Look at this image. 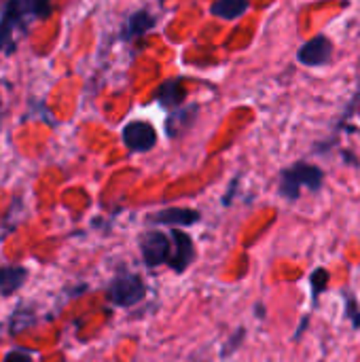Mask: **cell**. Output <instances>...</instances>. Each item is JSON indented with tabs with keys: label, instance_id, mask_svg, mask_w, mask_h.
I'll return each instance as SVG.
<instances>
[{
	"label": "cell",
	"instance_id": "cell-1",
	"mask_svg": "<svg viewBox=\"0 0 360 362\" xmlns=\"http://www.w3.org/2000/svg\"><path fill=\"white\" fill-rule=\"evenodd\" d=\"M325 185V172L318 165L299 161L291 168H286L280 174V185H278V193L286 199V202H297L301 197V191L308 189L312 193H318Z\"/></svg>",
	"mask_w": 360,
	"mask_h": 362
},
{
	"label": "cell",
	"instance_id": "cell-2",
	"mask_svg": "<svg viewBox=\"0 0 360 362\" xmlns=\"http://www.w3.org/2000/svg\"><path fill=\"white\" fill-rule=\"evenodd\" d=\"M146 297V284L138 274L132 272H119L110 284L106 286V299L115 305V308H134L138 305L142 299Z\"/></svg>",
	"mask_w": 360,
	"mask_h": 362
},
{
	"label": "cell",
	"instance_id": "cell-3",
	"mask_svg": "<svg viewBox=\"0 0 360 362\" xmlns=\"http://www.w3.org/2000/svg\"><path fill=\"white\" fill-rule=\"evenodd\" d=\"M140 255L149 269L168 265L172 255V238L161 231H146L140 235Z\"/></svg>",
	"mask_w": 360,
	"mask_h": 362
},
{
	"label": "cell",
	"instance_id": "cell-4",
	"mask_svg": "<svg viewBox=\"0 0 360 362\" xmlns=\"http://www.w3.org/2000/svg\"><path fill=\"white\" fill-rule=\"evenodd\" d=\"M170 238H172V255H170L168 265L174 274H185L195 261V255H197L195 242L182 229H172Z\"/></svg>",
	"mask_w": 360,
	"mask_h": 362
},
{
	"label": "cell",
	"instance_id": "cell-5",
	"mask_svg": "<svg viewBox=\"0 0 360 362\" xmlns=\"http://www.w3.org/2000/svg\"><path fill=\"white\" fill-rule=\"evenodd\" d=\"M123 142L134 153H146L157 144L155 127L146 121H132L123 127Z\"/></svg>",
	"mask_w": 360,
	"mask_h": 362
},
{
	"label": "cell",
	"instance_id": "cell-6",
	"mask_svg": "<svg viewBox=\"0 0 360 362\" xmlns=\"http://www.w3.org/2000/svg\"><path fill=\"white\" fill-rule=\"evenodd\" d=\"M333 55V45L327 36L318 34L314 38H310L308 42L301 45V49L297 51V59L303 66H323L331 59Z\"/></svg>",
	"mask_w": 360,
	"mask_h": 362
},
{
	"label": "cell",
	"instance_id": "cell-7",
	"mask_svg": "<svg viewBox=\"0 0 360 362\" xmlns=\"http://www.w3.org/2000/svg\"><path fill=\"white\" fill-rule=\"evenodd\" d=\"M149 221L166 227H193L202 221V214L193 208H163L155 212Z\"/></svg>",
	"mask_w": 360,
	"mask_h": 362
},
{
	"label": "cell",
	"instance_id": "cell-8",
	"mask_svg": "<svg viewBox=\"0 0 360 362\" xmlns=\"http://www.w3.org/2000/svg\"><path fill=\"white\" fill-rule=\"evenodd\" d=\"M30 272L23 265H2L0 267V297L15 295L28 280Z\"/></svg>",
	"mask_w": 360,
	"mask_h": 362
},
{
	"label": "cell",
	"instance_id": "cell-9",
	"mask_svg": "<svg viewBox=\"0 0 360 362\" xmlns=\"http://www.w3.org/2000/svg\"><path fill=\"white\" fill-rule=\"evenodd\" d=\"M157 102L163 106V108H176L182 98H185V87H182V81L180 78H172V81H166L157 93H155Z\"/></svg>",
	"mask_w": 360,
	"mask_h": 362
},
{
	"label": "cell",
	"instance_id": "cell-10",
	"mask_svg": "<svg viewBox=\"0 0 360 362\" xmlns=\"http://www.w3.org/2000/svg\"><path fill=\"white\" fill-rule=\"evenodd\" d=\"M153 25H155V19L151 17V13L138 11V13L129 15V19H127V23H125V30H123V38H125V40L138 38V36L146 34Z\"/></svg>",
	"mask_w": 360,
	"mask_h": 362
},
{
	"label": "cell",
	"instance_id": "cell-11",
	"mask_svg": "<svg viewBox=\"0 0 360 362\" xmlns=\"http://www.w3.org/2000/svg\"><path fill=\"white\" fill-rule=\"evenodd\" d=\"M250 6V0H214L210 11L212 15L216 17H223V19H238L242 17Z\"/></svg>",
	"mask_w": 360,
	"mask_h": 362
},
{
	"label": "cell",
	"instance_id": "cell-12",
	"mask_svg": "<svg viewBox=\"0 0 360 362\" xmlns=\"http://www.w3.org/2000/svg\"><path fill=\"white\" fill-rule=\"evenodd\" d=\"M23 17L21 8L17 6L15 0H8L6 2V8L2 13V19H0V49H4L11 40V32H13V25Z\"/></svg>",
	"mask_w": 360,
	"mask_h": 362
},
{
	"label": "cell",
	"instance_id": "cell-13",
	"mask_svg": "<svg viewBox=\"0 0 360 362\" xmlns=\"http://www.w3.org/2000/svg\"><path fill=\"white\" fill-rule=\"evenodd\" d=\"M195 112H197V106H191V108L187 106V108H182V110L172 112V115H170V119H168V123H166L170 138L180 136V134L189 127V119H191V117H195Z\"/></svg>",
	"mask_w": 360,
	"mask_h": 362
},
{
	"label": "cell",
	"instance_id": "cell-14",
	"mask_svg": "<svg viewBox=\"0 0 360 362\" xmlns=\"http://www.w3.org/2000/svg\"><path fill=\"white\" fill-rule=\"evenodd\" d=\"M329 282H331V274H329V269H325V267H316V269L310 274L308 284H310V297H312V305H314V308L318 305V299H320V295L325 293V288L329 286Z\"/></svg>",
	"mask_w": 360,
	"mask_h": 362
},
{
	"label": "cell",
	"instance_id": "cell-15",
	"mask_svg": "<svg viewBox=\"0 0 360 362\" xmlns=\"http://www.w3.org/2000/svg\"><path fill=\"white\" fill-rule=\"evenodd\" d=\"M17 6L21 8L23 17L32 15V17H49L51 13V0H15Z\"/></svg>",
	"mask_w": 360,
	"mask_h": 362
},
{
	"label": "cell",
	"instance_id": "cell-16",
	"mask_svg": "<svg viewBox=\"0 0 360 362\" xmlns=\"http://www.w3.org/2000/svg\"><path fill=\"white\" fill-rule=\"evenodd\" d=\"M344 314H346V318L350 320V325L354 327V331H359L360 329L359 299H356L352 293H348V291H346V297H344Z\"/></svg>",
	"mask_w": 360,
	"mask_h": 362
},
{
	"label": "cell",
	"instance_id": "cell-17",
	"mask_svg": "<svg viewBox=\"0 0 360 362\" xmlns=\"http://www.w3.org/2000/svg\"><path fill=\"white\" fill-rule=\"evenodd\" d=\"M244 339H246V329H244V327L236 329V331L231 333V337L223 344V348H221V358H229L231 354H236V352L240 350V346L244 344Z\"/></svg>",
	"mask_w": 360,
	"mask_h": 362
},
{
	"label": "cell",
	"instance_id": "cell-18",
	"mask_svg": "<svg viewBox=\"0 0 360 362\" xmlns=\"http://www.w3.org/2000/svg\"><path fill=\"white\" fill-rule=\"evenodd\" d=\"M2 362H34L32 354H28L25 350H11Z\"/></svg>",
	"mask_w": 360,
	"mask_h": 362
},
{
	"label": "cell",
	"instance_id": "cell-19",
	"mask_svg": "<svg viewBox=\"0 0 360 362\" xmlns=\"http://www.w3.org/2000/svg\"><path fill=\"white\" fill-rule=\"evenodd\" d=\"M308 325H310V316L306 314V316L301 318V322H299V327H297V333L293 335V341H299V339H301V335L306 333V327H308Z\"/></svg>",
	"mask_w": 360,
	"mask_h": 362
},
{
	"label": "cell",
	"instance_id": "cell-20",
	"mask_svg": "<svg viewBox=\"0 0 360 362\" xmlns=\"http://www.w3.org/2000/svg\"><path fill=\"white\" fill-rule=\"evenodd\" d=\"M255 312H259V314H255V316H259L261 320L265 318V308H263V303H257V305H255Z\"/></svg>",
	"mask_w": 360,
	"mask_h": 362
}]
</instances>
